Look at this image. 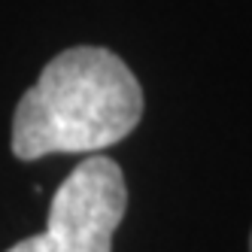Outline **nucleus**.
I'll return each mask as SVG.
<instances>
[{
	"label": "nucleus",
	"instance_id": "obj_1",
	"mask_svg": "<svg viewBox=\"0 0 252 252\" xmlns=\"http://www.w3.org/2000/svg\"><path fill=\"white\" fill-rule=\"evenodd\" d=\"M143 116V88L119 55L73 46L55 55L22 94L12 152L33 161L52 152H97L125 140Z\"/></svg>",
	"mask_w": 252,
	"mask_h": 252
},
{
	"label": "nucleus",
	"instance_id": "obj_2",
	"mask_svg": "<svg viewBox=\"0 0 252 252\" xmlns=\"http://www.w3.org/2000/svg\"><path fill=\"white\" fill-rule=\"evenodd\" d=\"M125 207L128 189L119 164L106 155H92L55 189L46 231L6 252H110Z\"/></svg>",
	"mask_w": 252,
	"mask_h": 252
},
{
	"label": "nucleus",
	"instance_id": "obj_3",
	"mask_svg": "<svg viewBox=\"0 0 252 252\" xmlns=\"http://www.w3.org/2000/svg\"><path fill=\"white\" fill-rule=\"evenodd\" d=\"M249 249H252V240H249Z\"/></svg>",
	"mask_w": 252,
	"mask_h": 252
}]
</instances>
